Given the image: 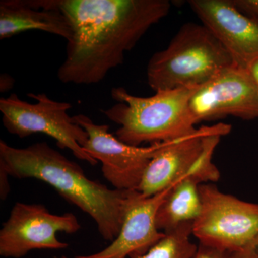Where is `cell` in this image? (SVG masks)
Segmentation results:
<instances>
[{
	"instance_id": "d6986e66",
	"label": "cell",
	"mask_w": 258,
	"mask_h": 258,
	"mask_svg": "<svg viewBox=\"0 0 258 258\" xmlns=\"http://www.w3.org/2000/svg\"><path fill=\"white\" fill-rule=\"evenodd\" d=\"M0 196L5 200L10 194L9 175L4 169H0Z\"/></svg>"
},
{
	"instance_id": "2e32d148",
	"label": "cell",
	"mask_w": 258,
	"mask_h": 258,
	"mask_svg": "<svg viewBox=\"0 0 258 258\" xmlns=\"http://www.w3.org/2000/svg\"><path fill=\"white\" fill-rule=\"evenodd\" d=\"M234 5L244 14L258 18V0H232Z\"/></svg>"
},
{
	"instance_id": "44dd1931",
	"label": "cell",
	"mask_w": 258,
	"mask_h": 258,
	"mask_svg": "<svg viewBox=\"0 0 258 258\" xmlns=\"http://www.w3.org/2000/svg\"><path fill=\"white\" fill-rule=\"evenodd\" d=\"M14 85V80L8 75H3L1 77V91H8Z\"/></svg>"
},
{
	"instance_id": "9a60e30c",
	"label": "cell",
	"mask_w": 258,
	"mask_h": 258,
	"mask_svg": "<svg viewBox=\"0 0 258 258\" xmlns=\"http://www.w3.org/2000/svg\"><path fill=\"white\" fill-rule=\"evenodd\" d=\"M193 222H185L166 232L158 243L140 258H195L198 246L190 240ZM56 258H69L61 255Z\"/></svg>"
},
{
	"instance_id": "8992f818",
	"label": "cell",
	"mask_w": 258,
	"mask_h": 258,
	"mask_svg": "<svg viewBox=\"0 0 258 258\" xmlns=\"http://www.w3.org/2000/svg\"><path fill=\"white\" fill-rule=\"evenodd\" d=\"M36 103L20 99L15 93L0 99L3 125L10 134L25 138L35 134H43L55 140L60 149H68L80 160L95 166L98 161L85 152L87 132L70 116L72 105L51 99L45 93H29Z\"/></svg>"
},
{
	"instance_id": "ffe728a7",
	"label": "cell",
	"mask_w": 258,
	"mask_h": 258,
	"mask_svg": "<svg viewBox=\"0 0 258 258\" xmlns=\"http://www.w3.org/2000/svg\"><path fill=\"white\" fill-rule=\"evenodd\" d=\"M247 70L258 88V57L249 64Z\"/></svg>"
},
{
	"instance_id": "52a82bcc",
	"label": "cell",
	"mask_w": 258,
	"mask_h": 258,
	"mask_svg": "<svg viewBox=\"0 0 258 258\" xmlns=\"http://www.w3.org/2000/svg\"><path fill=\"white\" fill-rule=\"evenodd\" d=\"M200 216L192 235L200 244L227 254L235 253L258 239V204L243 201L220 191L215 185L199 186Z\"/></svg>"
},
{
	"instance_id": "6da1fadb",
	"label": "cell",
	"mask_w": 258,
	"mask_h": 258,
	"mask_svg": "<svg viewBox=\"0 0 258 258\" xmlns=\"http://www.w3.org/2000/svg\"><path fill=\"white\" fill-rule=\"evenodd\" d=\"M41 9L57 10L72 35L57 78L66 84L101 82L124 61L153 25L169 14L168 0H32Z\"/></svg>"
},
{
	"instance_id": "3957f363",
	"label": "cell",
	"mask_w": 258,
	"mask_h": 258,
	"mask_svg": "<svg viewBox=\"0 0 258 258\" xmlns=\"http://www.w3.org/2000/svg\"><path fill=\"white\" fill-rule=\"evenodd\" d=\"M198 88L159 91L147 98L133 96L123 88H113L111 97L118 103L102 113L120 125L115 137L128 145L176 140L198 129L189 101Z\"/></svg>"
},
{
	"instance_id": "ba28073f",
	"label": "cell",
	"mask_w": 258,
	"mask_h": 258,
	"mask_svg": "<svg viewBox=\"0 0 258 258\" xmlns=\"http://www.w3.org/2000/svg\"><path fill=\"white\" fill-rule=\"evenodd\" d=\"M81 225L72 213L54 215L40 204L17 203L0 230V255L22 258L35 249H63L57 234H75Z\"/></svg>"
},
{
	"instance_id": "ac0fdd59",
	"label": "cell",
	"mask_w": 258,
	"mask_h": 258,
	"mask_svg": "<svg viewBox=\"0 0 258 258\" xmlns=\"http://www.w3.org/2000/svg\"><path fill=\"white\" fill-rule=\"evenodd\" d=\"M227 258H258V239L239 252L227 254Z\"/></svg>"
},
{
	"instance_id": "9c48e42d",
	"label": "cell",
	"mask_w": 258,
	"mask_h": 258,
	"mask_svg": "<svg viewBox=\"0 0 258 258\" xmlns=\"http://www.w3.org/2000/svg\"><path fill=\"white\" fill-rule=\"evenodd\" d=\"M73 118L87 132L88 142L83 149L101 163L103 176L115 189H137L151 160L175 141L154 143L147 147H134L120 142L109 133V125L97 124L86 115Z\"/></svg>"
},
{
	"instance_id": "4fadbf2b",
	"label": "cell",
	"mask_w": 258,
	"mask_h": 258,
	"mask_svg": "<svg viewBox=\"0 0 258 258\" xmlns=\"http://www.w3.org/2000/svg\"><path fill=\"white\" fill-rule=\"evenodd\" d=\"M30 30H40L69 41L72 30L67 19L57 10L41 9L30 0L0 2V40Z\"/></svg>"
},
{
	"instance_id": "e0dca14e",
	"label": "cell",
	"mask_w": 258,
	"mask_h": 258,
	"mask_svg": "<svg viewBox=\"0 0 258 258\" xmlns=\"http://www.w3.org/2000/svg\"><path fill=\"white\" fill-rule=\"evenodd\" d=\"M195 258H227V253L218 249L199 244Z\"/></svg>"
},
{
	"instance_id": "277c9868",
	"label": "cell",
	"mask_w": 258,
	"mask_h": 258,
	"mask_svg": "<svg viewBox=\"0 0 258 258\" xmlns=\"http://www.w3.org/2000/svg\"><path fill=\"white\" fill-rule=\"evenodd\" d=\"M234 64L220 40L203 24H184L164 50L147 64V78L153 91L198 88Z\"/></svg>"
},
{
	"instance_id": "8fae6325",
	"label": "cell",
	"mask_w": 258,
	"mask_h": 258,
	"mask_svg": "<svg viewBox=\"0 0 258 258\" xmlns=\"http://www.w3.org/2000/svg\"><path fill=\"white\" fill-rule=\"evenodd\" d=\"M190 8L228 51L234 64L247 69L258 57V18L242 13L232 0H190Z\"/></svg>"
},
{
	"instance_id": "7a4b0ae2",
	"label": "cell",
	"mask_w": 258,
	"mask_h": 258,
	"mask_svg": "<svg viewBox=\"0 0 258 258\" xmlns=\"http://www.w3.org/2000/svg\"><path fill=\"white\" fill-rule=\"evenodd\" d=\"M0 169L16 179L50 185L94 220L103 239L113 242L121 228L130 190L111 189L90 179L84 171L45 142L16 148L0 141Z\"/></svg>"
},
{
	"instance_id": "5bb4252c",
	"label": "cell",
	"mask_w": 258,
	"mask_h": 258,
	"mask_svg": "<svg viewBox=\"0 0 258 258\" xmlns=\"http://www.w3.org/2000/svg\"><path fill=\"white\" fill-rule=\"evenodd\" d=\"M202 184L193 176L184 178L170 190L157 214V228L169 232L185 222H194L201 213L202 201L199 186Z\"/></svg>"
},
{
	"instance_id": "5b68a950",
	"label": "cell",
	"mask_w": 258,
	"mask_h": 258,
	"mask_svg": "<svg viewBox=\"0 0 258 258\" xmlns=\"http://www.w3.org/2000/svg\"><path fill=\"white\" fill-rule=\"evenodd\" d=\"M230 131V125L218 123L202 126L174 141L151 160L136 190L149 198L188 176L201 184L218 181L220 173L212 162V155L221 137Z\"/></svg>"
},
{
	"instance_id": "30bf717a",
	"label": "cell",
	"mask_w": 258,
	"mask_h": 258,
	"mask_svg": "<svg viewBox=\"0 0 258 258\" xmlns=\"http://www.w3.org/2000/svg\"><path fill=\"white\" fill-rule=\"evenodd\" d=\"M189 108L197 124L227 116L258 118V88L247 69L232 64L199 87Z\"/></svg>"
},
{
	"instance_id": "7c38bea8",
	"label": "cell",
	"mask_w": 258,
	"mask_h": 258,
	"mask_svg": "<svg viewBox=\"0 0 258 258\" xmlns=\"http://www.w3.org/2000/svg\"><path fill=\"white\" fill-rule=\"evenodd\" d=\"M177 182L149 198L137 190H130L123 223L116 238L99 252L74 258H140L147 253L165 236L157 228V214L161 203Z\"/></svg>"
}]
</instances>
